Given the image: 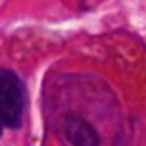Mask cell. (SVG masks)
Masks as SVG:
<instances>
[{
	"label": "cell",
	"mask_w": 146,
	"mask_h": 146,
	"mask_svg": "<svg viewBox=\"0 0 146 146\" xmlns=\"http://www.w3.org/2000/svg\"><path fill=\"white\" fill-rule=\"evenodd\" d=\"M26 94L21 78L15 72H0V122L7 128L21 126L24 117Z\"/></svg>",
	"instance_id": "6da1fadb"
},
{
	"label": "cell",
	"mask_w": 146,
	"mask_h": 146,
	"mask_svg": "<svg viewBox=\"0 0 146 146\" xmlns=\"http://www.w3.org/2000/svg\"><path fill=\"white\" fill-rule=\"evenodd\" d=\"M63 137L70 146H100V135L96 128L78 115H70L65 118Z\"/></svg>",
	"instance_id": "7a4b0ae2"
},
{
	"label": "cell",
	"mask_w": 146,
	"mask_h": 146,
	"mask_svg": "<svg viewBox=\"0 0 146 146\" xmlns=\"http://www.w3.org/2000/svg\"><path fill=\"white\" fill-rule=\"evenodd\" d=\"M0 131H2V122H0Z\"/></svg>",
	"instance_id": "3957f363"
}]
</instances>
